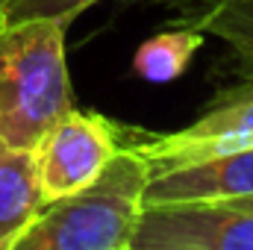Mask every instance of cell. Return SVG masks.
Segmentation results:
<instances>
[{"instance_id": "cell-1", "label": "cell", "mask_w": 253, "mask_h": 250, "mask_svg": "<svg viewBox=\"0 0 253 250\" xmlns=\"http://www.w3.org/2000/svg\"><path fill=\"white\" fill-rule=\"evenodd\" d=\"M68 21H0V141L36 150L44 132L74 109L65 56Z\"/></svg>"}, {"instance_id": "cell-2", "label": "cell", "mask_w": 253, "mask_h": 250, "mask_svg": "<svg viewBox=\"0 0 253 250\" xmlns=\"http://www.w3.org/2000/svg\"><path fill=\"white\" fill-rule=\"evenodd\" d=\"M153 165L132 144L80 191L47 203L18 250H132Z\"/></svg>"}, {"instance_id": "cell-3", "label": "cell", "mask_w": 253, "mask_h": 250, "mask_svg": "<svg viewBox=\"0 0 253 250\" xmlns=\"http://www.w3.org/2000/svg\"><path fill=\"white\" fill-rule=\"evenodd\" d=\"M124 141L132 144L156 171L186 168L197 162H212L253 147V77H242L239 85L224 88L206 109L183 129L135 135L124 132Z\"/></svg>"}, {"instance_id": "cell-4", "label": "cell", "mask_w": 253, "mask_h": 250, "mask_svg": "<svg viewBox=\"0 0 253 250\" xmlns=\"http://www.w3.org/2000/svg\"><path fill=\"white\" fill-rule=\"evenodd\" d=\"M124 126L83 109H68L44 132L36 153L39 188L44 206L88 186L121 150Z\"/></svg>"}, {"instance_id": "cell-5", "label": "cell", "mask_w": 253, "mask_h": 250, "mask_svg": "<svg viewBox=\"0 0 253 250\" xmlns=\"http://www.w3.org/2000/svg\"><path fill=\"white\" fill-rule=\"evenodd\" d=\"M132 250H253V209L209 200L144 206Z\"/></svg>"}, {"instance_id": "cell-6", "label": "cell", "mask_w": 253, "mask_h": 250, "mask_svg": "<svg viewBox=\"0 0 253 250\" xmlns=\"http://www.w3.org/2000/svg\"><path fill=\"white\" fill-rule=\"evenodd\" d=\"M242 197H253V147L212 162L156 171L147 183L144 206L191 203V200L221 203Z\"/></svg>"}, {"instance_id": "cell-7", "label": "cell", "mask_w": 253, "mask_h": 250, "mask_svg": "<svg viewBox=\"0 0 253 250\" xmlns=\"http://www.w3.org/2000/svg\"><path fill=\"white\" fill-rule=\"evenodd\" d=\"M42 209L36 153L0 141V250H18Z\"/></svg>"}, {"instance_id": "cell-8", "label": "cell", "mask_w": 253, "mask_h": 250, "mask_svg": "<svg viewBox=\"0 0 253 250\" xmlns=\"http://www.w3.org/2000/svg\"><path fill=\"white\" fill-rule=\"evenodd\" d=\"M206 33L191 27H177V30H162L150 36L144 44H138L132 56V71L147 80V83H171L189 71L191 59L203 47Z\"/></svg>"}, {"instance_id": "cell-9", "label": "cell", "mask_w": 253, "mask_h": 250, "mask_svg": "<svg viewBox=\"0 0 253 250\" xmlns=\"http://www.w3.org/2000/svg\"><path fill=\"white\" fill-rule=\"evenodd\" d=\"M194 27L230 50L239 77H253V0H215Z\"/></svg>"}, {"instance_id": "cell-10", "label": "cell", "mask_w": 253, "mask_h": 250, "mask_svg": "<svg viewBox=\"0 0 253 250\" xmlns=\"http://www.w3.org/2000/svg\"><path fill=\"white\" fill-rule=\"evenodd\" d=\"M97 0H9L0 21H27V18H59L74 21L83 9H88Z\"/></svg>"}, {"instance_id": "cell-11", "label": "cell", "mask_w": 253, "mask_h": 250, "mask_svg": "<svg viewBox=\"0 0 253 250\" xmlns=\"http://www.w3.org/2000/svg\"><path fill=\"white\" fill-rule=\"evenodd\" d=\"M221 203H239V206H251V209H253V197H242V200H221Z\"/></svg>"}, {"instance_id": "cell-12", "label": "cell", "mask_w": 253, "mask_h": 250, "mask_svg": "<svg viewBox=\"0 0 253 250\" xmlns=\"http://www.w3.org/2000/svg\"><path fill=\"white\" fill-rule=\"evenodd\" d=\"M6 3H9V0H0V15H3V9H6Z\"/></svg>"}]
</instances>
